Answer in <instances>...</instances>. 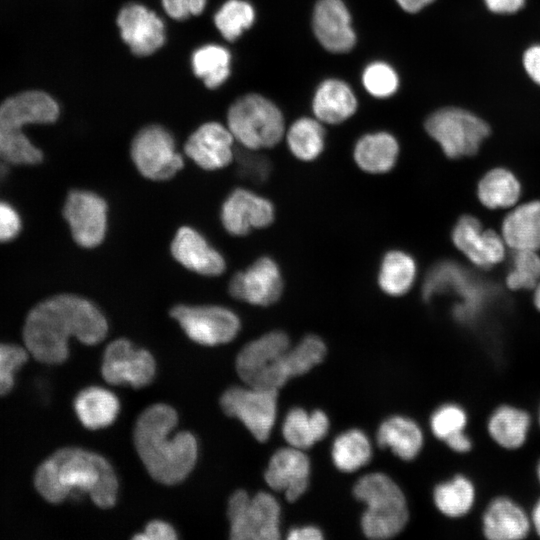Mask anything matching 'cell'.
Listing matches in <instances>:
<instances>
[{"label": "cell", "mask_w": 540, "mask_h": 540, "mask_svg": "<svg viewBox=\"0 0 540 540\" xmlns=\"http://www.w3.org/2000/svg\"><path fill=\"white\" fill-rule=\"evenodd\" d=\"M107 332V320L93 302L73 294H60L40 302L29 312L23 339L35 359L52 365L68 358L71 337L95 345Z\"/></svg>", "instance_id": "6da1fadb"}, {"label": "cell", "mask_w": 540, "mask_h": 540, "mask_svg": "<svg viewBox=\"0 0 540 540\" xmlns=\"http://www.w3.org/2000/svg\"><path fill=\"white\" fill-rule=\"evenodd\" d=\"M34 484L50 503L69 496L88 494L103 509L115 505L118 479L111 464L101 455L78 447H65L47 458L37 469Z\"/></svg>", "instance_id": "7a4b0ae2"}, {"label": "cell", "mask_w": 540, "mask_h": 540, "mask_svg": "<svg viewBox=\"0 0 540 540\" xmlns=\"http://www.w3.org/2000/svg\"><path fill=\"white\" fill-rule=\"evenodd\" d=\"M178 422L176 411L167 404H153L138 417L133 440L150 476L165 485L183 481L193 470L198 454L197 440L188 431L170 437Z\"/></svg>", "instance_id": "3957f363"}, {"label": "cell", "mask_w": 540, "mask_h": 540, "mask_svg": "<svg viewBox=\"0 0 540 540\" xmlns=\"http://www.w3.org/2000/svg\"><path fill=\"white\" fill-rule=\"evenodd\" d=\"M59 112L57 101L44 91L27 90L6 98L0 104V159L18 165L41 162V150L23 128L30 124L53 123Z\"/></svg>", "instance_id": "277c9868"}, {"label": "cell", "mask_w": 540, "mask_h": 540, "mask_svg": "<svg viewBox=\"0 0 540 540\" xmlns=\"http://www.w3.org/2000/svg\"><path fill=\"white\" fill-rule=\"evenodd\" d=\"M353 494L366 505L361 528L368 538L387 539L403 530L409 518L406 499L388 475L380 472L364 475L355 483Z\"/></svg>", "instance_id": "5b68a950"}, {"label": "cell", "mask_w": 540, "mask_h": 540, "mask_svg": "<svg viewBox=\"0 0 540 540\" xmlns=\"http://www.w3.org/2000/svg\"><path fill=\"white\" fill-rule=\"evenodd\" d=\"M227 123L238 142L258 150L276 145L284 134V118L279 108L259 94H247L229 108Z\"/></svg>", "instance_id": "8992f818"}, {"label": "cell", "mask_w": 540, "mask_h": 540, "mask_svg": "<svg viewBox=\"0 0 540 540\" xmlns=\"http://www.w3.org/2000/svg\"><path fill=\"white\" fill-rule=\"evenodd\" d=\"M289 348L283 331H272L247 343L236 358L239 377L249 387L278 390L290 379L285 361Z\"/></svg>", "instance_id": "52a82bcc"}, {"label": "cell", "mask_w": 540, "mask_h": 540, "mask_svg": "<svg viewBox=\"0 0 540 540\" xmlns=\"http://www.w3.org/2000/svg\"><path fill=\"white\" fill-rule=\"evenodd\" d=\"M227 515L233 540H278L281 537V507L270 493L250 497L244 490L235 491L228 500Z\"/></svg>", "instance_id": "ba28073f"}, {"label": "cell", "mask_w": 540, "mask_h": 540, "mask_svg": "<svg viewBox=\"0 0 540 540\" xmlns=\"http://www.w3.org/2000/svg\"><path fill=\"white\" fill-rule=\"evenodd\" d=\"M425 129L440 144L445 155L453 159L475 154L490 133L483 120L453 107L431 114L425 122Z\"/></svg>", "instance_id": "9c48e42d"}, {"label": "cell", "mask_w": 540, "mask_h": 540, "mask_svg": "<svg viewBox=\"0 0 540 540\" xmlns=\"http://www.w3.org/2000/svg\"><path fill=\"white\" fill-rule=\"evenodd\" d=\"M278 392L275 389L230 387L220 397L223 412L240 420L252 436L265 442L274 427Z\"/></svg>", "instance_id": "30bf717a"}, {"label": "cell", "mask_w": 540, "mask_h": 540, "mask_svg": "<svg viewBox=\"0 0 540 540\" xmlns=\"http://www.w3.org/2000/svg\"><path fill=\"white\" fill-rule=\"evenodd\" d=\"M130 153L137 170L154 181L169 180L184 166L172 135L160 125L142 128L132 140Z\"/></svg>", "instance_id": "8fae6325"}, {"label": "cell", "mask_w": 540, "mask_h": 540, "mask_svg": "<svg viewBox=\"0 0 540 540\" xmlns=\"http://www.w3.org/2000/svg\"><path fill=\"white\" fill-rule=\"evenodd\" d=\"M170 316L192 341L205 346L232 341L241 327L232 310L217 305L179 304L172 307Z\"/></svg>", "instance_id": "7c38bea8"}, {"label": "cell", "mask_w": 540, "mask_h": 540, "mask_svg": "<svg viewBox=\"0 0 540 540\" xmlns=\"http://www.w3.org/2000/svg\"><path fill=\"white\" fill-rule=\"evenodd\" d=\"M63 216L78 245L94 248L104 240L108 206L100 195L89 190L70 191L64 203Z\"/></svg>", "instance_id": "4fadbf2b"}, {"label": "cell", "mask_w": 540, "mask_h": 540, "mask_svg": "<svg viewBox=\"0 0 540 540\" xmlns=\"http://www.w3.org/2000/svg\"><path fill=\"white\" fill-rule=\"evenodd\" d=\"M101 372L109 384L142 388L154 379L156 363L149 351L136 348L129 340L120 338L106 347Z\"/></svg>", "instance_id": "5bb4252c"}, {"label": "cell", "mask_w": 540, "mask_h": 540, "mask_svg": "<svg viewBox=\"0 0 540 540\" xmlns=\"http://www.w3.org/2000/svg\"><path fill=\"white\" fill-rule=\"evenodd\" d=\"M232 297L258 306L275 303L283 292V278L278 264L270 257L257 259L246 270L230 279Z\"/></svg>", "instance_id": "9a60e30c"}, {"label": "cell", "mask_w": 540, "mask_h": 540, "mask_svg": "<svg viewBox=\"0 0 540 540\" xmlns=\"http://www.w3.org/2000/svg\"><path fill=\"white\" fill-rule=\"evenodd\" d=\"M274 217L275 209L268 199L242 188L227 196L220 213L223 227L234 236H244L253 228L267 227Z\"/></svg>", "instance_id": "2e32d148"}, {"label": "cell", "mask_w": 540, "mask_h": 540, "mask_svg": "<svg viewBox=\"0 0 540 540\" xmlns=\"http://www.w3.org/2000/svg\"><path fill=\"white\" fill-rule=\"evenodd\" d=\"M123 41L138 56H147L158 50L165 41L162 20L141 4L124 6L117 17Z\"/></svg>", "instance_id": "e0dca14e"}, {"label": "cell", "mask_w": 540, "mask_h": 540, "mask_svg": "<svg viewBox=\"0 0 540 540\" xmlns=\"http://www.w3.org/2000/svg\"><path fill=\"white\" fill-rule=\"evenodd\" d=\"M312 28L318 42L329 52L346 53L356 43L351 15L342 0H318L313 10Z\"/></svg>", "instance_id": "ac0fdd59"}, {"label": "cell", "mask_w": 540, "mask_h": 540, "mask_svg": "<svg viewBox=\"0 0 540 540\" xmlns=\"http://www.w3.org/2000/svg\"><path fill=\"white\" fill-rule=\"evenodd\" d=\"M310 460L301 449L281 448L272 455L264 473L268 486L285 493L289 502L299 499L307 490Z\"/></svg>", "instance_id": "d6986e66"}, {"label": "cell", "mask_w": 540, "mask_h": 540, "mask_svg": "<svg viewBox=\"0 0 540 540\" xmlns=\"http://www.w3.org/2000/svg\"><path fill=\"white\" fill-rule=\"evenodd\" d=\"M233 139L229 128L208 122L189 136L184 151L202 169L218 170L229 165L234 158Z\"/></svg>", "instance_id": "ffe728a7"}, {"label": "cell", "mask_w": 540, "mask_h": 540, "mask_svg": "<svg viewBox=\"0 0 540 540\" xmlns=\"http://www.w3.org/2000/svg\"><path fill=\"white\" fill-rule=\"evenodd\" d=\"M171 254L182 266L200 275L217 276L226 268L222 254L189 226L177 230L171 243Z\"/></svg>", "instance_id": "44dd1931"}, {"label": "cell", "mask_w": 540, "mask_h": 540, "mask_svg": "<svg viewBox=\"0 0 540 540\" xmlns=\"http://www.w3.org/2000/svg\"><path fill=\"white\" fill-rule=\"evenodd\" d=\"M452 240L474 264L490 267L505 254L504 242L493 230H482L480 222L471 216L461 217L452 232Z\"/></svg>", "instance_id": "7402d4cb"}, {"label": "cell", "mask_w": 540, "mask_h": 540, "mask_svg": "<svg viewBox=\"0 0 540 540\" xmlns=\"http://www.w3.org/2000/svg\"><path fill=\"white\" fill-rule=\"evenodd\" d=\"M312 110L320 122L339 124L356 112L357 98L346 82L335 78L326 79L314 94Z\"/></svg>", "instance_id": "603a6c76"}, {"label": "cell", "mask_w": 540, "mask_h": 540, "mask_svg": "<svg viewBox=\"0 0 540 540\" xmlns=\"http://www.w3.org/2000/svg\"><path fill=\"white\" fill-rule=\"evenodd\" d=\"M530 528L525 512L507 498H497L488 506L483 517L484 534L491 540H518Z\"/></svg>", "instance_id": "cb8c5ba5"}, {"label": "cell", "mask_w": 540, "mask_h": 540, "mask_svg": "<svg viewBox=\"0 0 540 540\" xmlns=\"http://www.w3.org/2000/svg\"><path fill=\"white\" fill-rule=\"evenodd\" d=\"M75 413L88 429L96 430L110 426L119 413L120 403L110 390L90 386L81 390L74 400Z\"/></svg>", "instance_id": "d4e9b609"}, {"label": "cell", "mask_w": 540, "mask_h": 540, "mask_svg": "<svg viewBox=\"0 0 540 540\" xmlns=\"http://www.w3.org/2000/svg\"><path fill=\"white\" fill-rule=\"evenodd\" d=\"M377 443L390 448L400 459L413 460L423 445V434L418 424L404 416H392L381 423L376 435Z\"/></svg>", "instance_id": "484cf974"}, {"label": "cell", "mask_w": 540, "mask_h": 540, "mask_svg": "<svg viewBox=\"0 0 540 540\" xmlns=\"http://www.w3.org/2000/svg\"><path fill=\"white\" fill-rule=\"evenodd\" d=\"M504 242L514 250H536L540 247V201L517 207L502 225Z\"/></svg>", "instance_id": "4316f807"}, {"label": "cell", "mask_w": 540, "mask_h": 540, "mask_svg": "<svg viewBox=\"0 0 540 540\" xmlns=\"http://www.w3.org/2000/svg\"><path fill=\"white\" fill-rule=\"evenodd\" d=\"M399 145L396 138L388 132H375L363 135L354 148L356 164L369 173L390 171L398 157Z\"/></svg>", "instance_id": "83f0119b"}, {"label": "cell", "mask_w": 540, "mask_h": 540, "mask_svg": "<svg viewBox=\"0 0 540 540\" xmlns=\"http://www.w3.org/2000/svg\"><path fill=\"white\" fill-rule=\"evenodd\" d=\"M329 425V419L323 411L308 413L295 407L284 418L282 434L289 446L304 450L322 440L328 433Z\"/></svg>", "instance_id": "f1b7e54d"}, {"label": "cell", "mask_w": 540, "mask_h": 540, "mask_svg": "<svg viewBox=\"0 0 540 540\" xmlns=\"http://www.w3.org/2000/svg\"><path fill=\"white\" fill-rule=\"evenodd\" d=\"M416 277L413 257L400 250L387 252L380 264L378 283L382 291L391 296L407 293Z\"/></svg>", "instance_id": "f546056e"}, {"label": "cell", "mask_w": 540, "mask_h": 540, "mask_svg": "<svg viewBox=\"0 0 540 540\" xmlns=\"http://www.w3.org/2000/svg\"><path fill=\"white\" fill-rule=\"evenodd\" d=\"M331 456L338 470L350 473L359 470L370 461L372 446L363 431L350 429L335 438Z\"/></svg>", "instance_id": "4dcf8cb0"}, {"label": "cell", "mask_w": 540, "mask_h": 540, "mask_svg": "<svg viewBox=\"0 0 540 540\" xmlns=\"http://www.w3.org/2000/svg\"><path fill=\"white\" fill-rule=\"evenodd\" d=\"M529 425L530 418L525 411L502 406L489 419L488 430L499 445L515 449L524 443Z\"/></svg>", "instance_id": "1f68e13d"}, {"label": "cell", "mask_w": 540, "mask_h": 540, "mask_svg": "<svg viewBox=\"0 0 540 540\" xmlns=\"http://www.w3.org/2000/svg\"><path fill=\"white\" fill-rule=\"evenodd\" d=\"M230 61L229 51L216 44L198 48L191 59L194 74L210 89L219 87L227 80L230 74Z\"/></svg>", "instance_id": "d6a6232c"}, {"label": "cell", "mask_w": 540, "mask_h": 540, "mask_svg": "<svg viewBox=\"0 0 540 540\" xmlns=\"http://www.w3.org/2000/svg\"><path fill=\"white\" fill-rule=\"evenodd\" d=\"M287 144L296 158L312 161L324 150L325 130L318 119L299 118L287 132Z\"/></svg>", "instance_id": "836d02e7"}, {"label": "cell", "mask_w": 540, "mask_h": 540, "mask_svg": "<svg viewBox=\"0 0 540 540\" xmlns=\"http://www.w3.org/2000/svg\"><path fill=\"white\" fill-rule=\"evenodd\" d=\"M519 195L520 185L515 176L500 168L488 172L478 186L479 199L489 208L511 206Z\"/></svg>", "instance_id": "e575fe53"}, {"label": "cell", "mask_w": 540, "mask_h": 540, "mask_svg": "<svg viewBox=\"0 0 540 540\" xmlns=\"http://www.w3.org/2000/svg\"><path fill=\"white\" fill-rule=\"evenodd\" d=\"M475 497V491L469 479L457 475L453 479L437 485L433 498L436 507L444 515L459 517L466 514Z\"/></svg>", "instance_id": "d590c367"}, {"label": "cell", "mask_w": 540, "mask_h": 540, "mask_svg": "<svg viewBox=\"0 0 540 540\" xmlns=\"http://www.w3.org/2000/svg\"><path fill=\"white\" fill-rule=\"evenodd\" d=\"M254 19L255 11L250 3L244 0H228L215 14L214 23L226 40L234 41L252 26Z\"/></svg>", "instance_id": "8d00e7d4"}, {"label": "cell", "mask_w": 540, "mask_h": 540, "mask_svg": "<svg viewBox=\"0 0 540 540\" xmlns=\"http://www.w3.org/2000/svg\"><path fill=\"white\" fill-rule=\"evenodd\" d=\"M326 355V346L316 335H307L297 345L289 348L285 361L290 378L309 372L321 363Z\"/></svg>", "instance_id": "74e56055"}, {"label": "cell", "mask_w": 540, "mask_h": 540, "mask_svg": "<svg viewBox=\"0 0 540 540\" xmlns=\"http://www.w3.org/2000/svg\"><path fill=\"white\" fill-rule=\"evenodd\" d=\"M362 83L370 95L376 98H387L397 91L399 77L388 63L375 61L364 69Z\"/></svg>", "instance_id": "f35d334b"}, {"label": "cell", "mask_w": 540, "mask_h": 540, "mask_svg": "<svg viewBox=\"0 0 540 540\" xmlns=\"http://www.w3.org/2000/svg\"><path fill=\"white\" fill-rule=\"evenodd\" d=\"M514 269L508 274L506 282L511 289H530L540 279V257L534 250H516L513 259Z\"/></svg>", "instance_id": "ab89813d"}, {"label": "cell", "mask_w": 540, "mask_h": 540, "mask_svg": "<svg viewBox=\"0 0 540 540\" xmlns=\"http://www.w3.org/2000/svg\"><path fill=\"white\" fill-rule=\"evenodd\" d=\"M243 147L235 150L236 172L239 177L256 184H261L269 178L271 163L267 157Z\"/></svg>", "instance_id": "60d3db41"}, {"label": "cell", "mask_w": 540, "mask_h": 540, "mask_svg": "<svg viewBox=\"0 0 540 540\" xmlns=\"http://www.w3.org/2000/svg\"><path fill=\"white\" fill-rule=\"evenodd\" d=\"M467 422L465 411L454 404L439 407L432 415L430 426L433 434L446 440L451 435L463 431Z\"/></svg>", "instance_id": "b9f144b4"}, {"label": "cell", "mask_w": 540, "mask_h": 540, "mask_svg": "<svg viewBox=\"0 0 540 540\" xmlns=\"http://www.w3.org/2000/svg\"><path fill=\"white\" fill-rule=\"evenodd\" d=\"M27 351L13 344H0V395L13 387L15 374L27 361Z\"/></svg>", "instance_id": "7bdbcfd3"}, {"label": "cell", "mask_w": 540, "mask_h": 540, "mask_svg": "<svg viewBox=\"0 0 540 540\" xmlns=\"http://www.w3.org/2000/svg\"><path fill=\"white\" fill-rule=\"evenodd\" d=\"M207 0H161L166 13L176 20H184L191 15L200 14Z\"/></svg>", "instance_id": "ee69618b"}, {"label": "cell", "mask_w": 540, "mask_h": 540, "mask_svg": "<svg viewBox=\"0 0 540 540\" xmlns=\"http://www.w3.org/2000/svg\"><path fill=\"white\" fill-rule=\"evenodd\" d=\"M21 228V219L12 205L0 200V242L16 237Z\"/></svg>", "instance_id": "f6af8a7d"}, {"label": "cell", "mask_w": 540, "mask_h": 540, "mask_svg": "<svg viewBox=\"0 0 540 540\" xmlns=\"http://www.w3.org/2000/svg\"><path fill=\"white\" fill-rule=\"evenodd\" d=\"M139 540H174L177 534L172 525L163 520H153L147 523L144 530L133 536Z\"/></svg>", "instance_id": "bcb514c9"}, {"label": "cell", "mask_w": 540, "mask_h": 540, "mask_svg": "<svg viewBox=\"0 0 540 540\" xmlns=\"http://www.w3.org/2000/svg\"><path fill=\"white\" fill-rule=\"evenodd\" d=\"M524 67L529 76L540 85V46L529 48L523 58Z\"/></svg>", "instance_id": "7dc6e473"}, {"label": "cell", "mask_w": 540, "mask_h": 540, "mask_svg": "<svg viewBox=\"0 0 540 540\" xmlns=\"http://www.w3.org/2000/svg\"><path fill=\"white\" fill-rule=\"evenodd\" d=\"M323 534L315 526H303L292 528L287 535L288 540H320Z\"/></svg>", "instance_id": "c3c4849f"}, {"label": "cell", "mask_w": 540, "mask_h": 540, "mask_svg": "<svg viewBox=\"0 0 540 540\" xmlns=\"http://www.w3.org/2000/svg\"><path fill=\"white\" fill-rule=\"evenodd\" d=\"M525 0H485L487 7L496 13H513L518 11Z\"/></svg>", "instance_id": "681fc988"}, {"label": "cell", "mask_w": 540, "mask_h": 540, "mask_svg": "<svg viewBox=\"0 0 540 540\" xmlns=\"http://www.w3.org/2000/svg\"><path fill=\"white\" fill-rule=\"evenodd\" d=\"M445 442L452 450L461 453L469 451L472 446L470 439L463 433V431L451 435L445 440Z\"/></svg>", "instance_id": "f907efd6"}, {"label": "cell", "mask_w": 540, "mask_h": 540, "mask_svg": "<svg viewBox=\"0 0 540 540\" xmlns=\"http://www.w3.org/2000/svg\"><path fill=\"white\" fill-rule=\"evenodd\" d=\"M434 0H396L398 5L406 12L416 13Z\"/></svg>", "instance_id": "816d5d0a"}, {"label": "cell", "mask_w": 540, "mask_h": 540, "mask_svg": "<svg viewBox=\"0 0 540 540\" xmlns=\"http://www.w3.org/2000/svg\"><path fill=\"white\" fill-rule=\"evenodd\" d=\"M532 521L537 534L540 536V500L533 510Z\"/></svg>", "instance_id": "f5cc1de1"}, {"label": "cell", "mask_w": 540, "mask_h": 540, "mask_svg": "<svg viewBox=\"0 0 540 540\" xmlns=\"http://www.w3.org/2000/svg\"><path fill=\"white\" fill-rule=\"evenodd\" d=\"M534 302L536 307L540 310V283L538 284L535 291Z\"/></svg>", "instance_id": "db71d44e"}, {"label": "cell", "mask_w": 540, "mask_h": 540, "mask_svg": "<svg viewBox=\"0 0 540 540\" xmlns=\"http://www.w3.org/2000/svg\"><path fill=\"white\" fill-rule=\"evenodd\" d=\"M3 163L0 162V180H2L4 174H5V168L2 165Z\"/></svg>", "instance_id": "11a10c76"}, {"label": "cell", "mask_w": 540, "mask_h": 540, "mask_svg": "<svg viewBox=\"0 0 540 540\" xmlns=\"http://www.w3.org/2000/svg\"><path fill=\"white\" fill-rule=\"evenodd\" d=\"M538 476H539V479H540V464L538 466Z\"/></svg>", "instance_id": "9f6ffc18"}]
</instances>
